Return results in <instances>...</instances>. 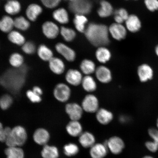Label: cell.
Here are the masks:
<instances>
[{"mask_svg": "<svg viewBox=\"0 0 158 158\" xmlns=\"http://www.w3.org/2000/svg\"><path fill=\"white\" fill-rule=\"evenodd\" d=\"M37 54L40 58L44 61H49L54 56L51 49L44 44L40 45L37 49Z\"/></svg>", "mask_w": 158, "mask_h": 158, "instance_id": "f1b7e54d", "label": "cell"}, {"mask_svg": "<svg viewBox=\"0 0 158 158\" xmlns=\"http://www.w3.org/2000/svg\"><path fill=\"white\" fill-rule=\"evenodd\" d=\"M83 77L80 70L76 69H70L65 74V79L68 85L77 86L81 84Z\"/></svg>", "mask_w": 158, "mask_h": 158, "instance_id": "30bf717a", "label": "cell"}, {"mask_svg": "<svg viewBox=\"0 0 158 158\" xmlns=\"http://www.w3.org/2000/svg\"><path fill=\"white\" fill-rule=\"evenodd\" d=\"M53 18L60 24H66L69 21L68 11L64 8L55 10L52 13Z\"/></svg>", "mask_w": 158, "mask_h": 158, "instance_id": "d4e9b609", "label": "cell"}, {"mask_svg": "<svg viewBox=\"0 0 158 158\" xmlns=\"http://www.w3.org/2000/svg\"><path fill=\"white\" fill-rule=\"evenodd\" d=\"M42 11V8L40 5L37 4H31L27 7L26 15L29 20L35 21Z\"/></svg>", "mask_w": 158, "mask_h": 158, "instance_id": "44dd1931", "label": "cell"}, {"mask_svg": "<svg viewBox=\"0 0 158 158\" xmlns=\"http://www.w3.org/2000/svg\"><path fill=\"white\" fill-rule=\"evenodd\" d=\"M14 26V20L8 15H5L0 20V30L4 33H10Z\"/></svg>", "mask_w": 158, "mask_h": 158, "instance_id": "83f0119b", "label": "cell"}, {"mask_svg": "<svg viewBox=\"0 0 158 158\" xmlns=\"http://www.w3.org/2000/svg\"><path fill=\"white\" fill-rule=\"evenodd\" d=\"M41 155L43 158H58L59 153L56 147L49 146L46 144L43 147Z\"/></svg>", "mask_w": 158, "mask_h": 158, "instance_id": "1f68e13d", "label": "cell"}, {"mask_svg": "<svg viewBox=\"0 0 158 158\" xmlns=\"http://www.w3.org/2000/svg\"><path fill=\"white\" fill-rule=\"evenodd\" d=\"M114 14L120 16L124 20V21L126 20V19H127L129 16L127 10L123 8L116 10L114 11Z\"/></svg>", "mask_w": 158, "mask_h": 158, "instance_id": "f6af8a7d", "label": "cell"}, {"mask_svg": "<svg viewBox=\"0 0 158 158\" xmlns=\"http://www.w3.org/2000/svg\"><path fill=\"white\" fill-rule=\"evenodd\" d=\"M55 49L67 61L73 62L76 57V53L73 49L62 43H59L55 45Z\"/></svg>", "mask_w": 158, "mask_h": 158, "instance_id": "8fae6325", "label": "cell"}, {"mask_svg": "<svg viewBox=\"0 0 158 158\" xmlns=\"http://www.w3.org/2000/svg\"><path fill=\"white\" fill-rule=\"evenodd\" d=\"M108 29L112 37L117 40H121L125 39L127 35V29L122 24L112 23Z\"/></svg>", "mask_w": 158, "mask_h": 158, "instance_id": "4fadbf2b", "label": "cell"}, {"mask_svg": "<svg viewBox=\"0 0 158 158\" xmlns=\"http://www.w3.org/2000/svg\"><path fill=\"white\" fill-rule=\"evenodd\" d=\"M43 4L49 9L54 8L60 3L61 0H40Z\"/></svg>", "mask_w": 158, "mask_h": 158, "instance_id": "b9f144b4", "label": "cell"}, {"mask_svg": "<svg viewBox=\"0 0 158 158\" xmlns=\"http://www.w3.org/2000/svg\"><path fill=\"white\" fill-rule=\"evenodd\" d=\"M105 144L108 149L114 155L121 153L125 147L123 140L118 136L110 137Z\"/></svg>", "mask_w": 158, "mask_h": 158, "instance_id": "9c48e42d", "label": "cell"}, {"mask_svg": "<svg viewBox=\"0 0 158 158\" xmlns=\"http://www.w3.org/2000/svg\"><path fill=\"white\" fill-rule=\"evenodd\" d=\"M27 134L25 128L21 126H15L5 141L9 147L22 146L26 141Z\"/></svg>", "mask_w": 158, "mask_h": 158, "instance_id": "7a4b0ae2", "label": "cell"}, {"mask_svg": "<svg viewBox=\"0 0 158 158\" xmlns=\"http://www.w3.org/2000/svg\"><path fill=\"white\" fill-rule=\"evenodd\" d=\"M65 111L70 120L78 121L82 118L84 112L81 105L74 102L67 103Z\"/></svg>", "mask_w": 158, "mask_h": 158, "instance_id": "8992f818", "label": "cell"}, {"mask_svg": "<svg viewBox=\"0 0 158 158\" xmlns=\"http://www.w3.org/2000/svg\"><path fill=\"white\" fill-rule=\"evenodd\" d=\"M78 140L81 145L85 148L92 147L96 141L94 134L89 131L83 132L79 136Z\"/></svg>", "mask_w": 158, "mask_h": 158, "instance_id": "603a6c76", "label": "cell"}, {"mask_svg": "<svg viewBox=\"0 0 158 158\" xmlns=\"http://www.w3.org/2000/svg\"><path fill=\"white\" fill-rule=\"evenodd\" d=\"M50 135L47 130L44 128H39L34 132L33 138L35 143L40 145H45L49 141Z\"/></svg>", "mask_w": 158, "mask_h": 158, "instance_id": "ac0fdd59", "label": "cell"}, {"mask_svg": "<svg viewBox=\"0 0 158 158\" xmlns=\"http://www.w3.org/2000/svg\"><path fill=\"white\" fill-rule=\"evenodd\" d=\"M137 74L140 81L145 83L152 80L154 72L153 68L149 64H143L138 67Z\"/></svg>", "mask_w": 158, "mask_h": 158, "instance_id": "52a82bcc", "label": "cell"}, {"mask_svg": "<svg viewBox=\"0 0 158 158\" xmlns=\"http://www.w3.org/2000/svg\"><path fill=\"white\" fill-rule=\"evenodd\" d=\"M26 94L27 98L32 103H38L42 101V99L41 96L35 94L32 90H27Z\"/></svg>", "mask_w": 158, "mask_h": 158, "instance_id": "f35d334b", "label": "cell"}, {"mask_svg": "<svg viewBox=\"0 0 158 158\" xmlns=\"http://www.w3.org/2000/svg\"><path fill=\"white\" fill-rule=\"evenodd\" d=\"M66 130L73 137H79L83 132L82 124L78 120H70L66 126Z\"/></svg>", "mask_w": 158, "mask_h": 158, "instance_id": "d6986e66", "label": "cell"}, {"mask_svg": "<svg viewBox=\"0 0 158 158\" xmlns=\"http://www.w3.org/2000/svg\"><path fill=\"white\" fill-rule=\"evenodd\" d=\"M53 96L59 102L64 103L71 98L72 90L69 85L64 83H59L55 85L53 92Z\"/></svg>", "mask_w": 158, "mask_h": 158, "instance_id": "3957f363", "label": "cell"}, {"mask_svg": "<svg viewBox=\"0 0 158 158\" xmlns=\"http://www.w3.org/2000/svg\"><path fill=\"white\" fill-rule=\"evenodd\" d=\"M69 1H70V2H73L74 1H75V0H69Z\"/></svg>", "mask_w": 158, "mask_h": 158, "instance_id": "db71d44e", "label": "cell"}, {"mask_svg": "<svg viewBox=\"0 0 158 158\" xmlns=\"http://www.w3.org/2000/svg\"><path fill=\"white\" fill-rule=\"evenodd\" d=\"M96 68L95 64L90 59H84L80 64V71L85 76H89L94 74Z\"/></svg>", "mask_w": 158, "mask_h": 158, "instance_id": "7402d4cb", "label": "cell"}, {"mask_svg": "<svg viewBox=\"0 0 158 158\" xmlns=\"http://www.w3.org/2000/svg\"><path fill=\"white\" fill-rule=\"evenodd\" d=\"M156 124L157 128L158 129V117L156 120Z\"/></svg>", "mask_w": 158, "mask_h": 158, "instance_id": "f5cc1de1", "label": "cell"}, {"mask_svg": "<svg viewBox=\"0 0 158 158\" xmlns=\"http://www.w3.org/2000/svg\"><path fill=\"white\" fill-rule=\"evenodd\" d=\"M60 33L64 40L67 42H71L73 40L76 36V33L74 30L64 27H61Z\"/></svg>", "mask_w": 158, "mask_h": 158, "instance_id": "e575fe53", "label": "cell"}, {"mask_svg": "<svg viewBox=\"0 0 158 158\" xmlns=\"http://www.w3.org/2000/svg\"><path fill=\"white\" fill-rule=\"evenodd\" d=\"M79 151L78 146L74 143H69L64 147V153L69 157L77 155Z\"/></svg>", "mask_w": 158, "mask_h": 158, "instance_id": "74e56055", "label": "cell"}, {"mask_svg": "<svg viewBox=\"0 0 158 158\" xmlns=\"http://www.w3.org/2000/svg\"><path fill=\"white\" fill-rule=\"evenodd\" d=\"M49 67L53 73L60 75L64 72L66 67L62 59L58 57H53L48 62Z\"/></svg>", "mask_w": 158, "mask_h": 158, "instance_id": "9a60e30c", "label": "cell"}, {"mask_svg": "<svg viewBox=\"0 0 158 158\" xmlns=\"http://www.w3.org/2000/svg\"><path fill=\"white\" fill-rule=\"evenodd\" d=\"M133 1H136V0H133Z\"/></svg>", "mask_w": 158, "mask_h": 158, "instance_id": "11a10c76", "label": "cell"}, {"mask_svg": "<svg viewBox=\"0 0 158 158\" xmlns=\"http://www.w3.org/2000/svg\"><path fill=\"white\" fill-rule=\"evenodd\" d=\"M114 20H115L116 23L119 24H122L124 21V20L120 16L117 15H114Z\"/></svg>", "mask_w": 158, "mask_h": 158, "instance_id": "c3c4849f", "label": "cell"}, {"mask_svg": "<svg viewBox=\"0 0 158 158\" xmlns=\"http://www.w3.org/2000/svg\"><path fill=\"white\" fill-rule=\"evenodd\" d=\"M95 114L96 120L102 125H107L114 119L113 113L106 108H100Z\"/></svg>", "mask_w": 158, "mask_h": 158, "instance_id": "5bb4252c", "label": "cell"}, {"mask_svg": "<svg viewBox=\"0 0 158 158\" xmlns=\"http://www.w3.org/2000/svg\"><path fill=\"white\" fill-rule=\"evenodd\" d=\"M126 28L131 33H136L140 30L142 27L141 20L137 15H131L125 21Z\"/></svg>", "mask_w": 158, "mask_h": 158, "instance_id": "2e32d148", "label": "cell"}, {"mask_svg": "<svg viewBox=\"0 0 158 158\" xmlns=\"http://www.w3.org/2000/svg\"><path fill=\"white\" fill-rule=\"evenodd\" d=\"M88 21L87 18L85 15H76L73 19V23L77 30L81 33H84L85 30V26Z\"/></svg>", "mask_w": 158, "mask_h": 158, "instance_id": "f546056e", "label": "cell"}, {"mask_svg": "<svg viewBox=\"0 0 158 158\" xmlns=\"http://www.w3.org/2000/svg\"><path fill=\"white\" fill-rule=\"evenodd\" d=\"M42 29L45 36L50 39L56 38L58 36L60 30L56 23L50 21L45 22L43 23Z\"/></svg>", "mask_w": 158, "mask_h": 158, "instance_id": "7c38bea8", "label": "cell"}, {"mask_svg": "<svg viewBox=\"0 0 158 158\" xmlns=\"http://www.w3.org/2000/svg\"><path fill=\"white\" fill-rule=\"evenodd\" d=\"M90 148V154L92 158H104L107 155L108 149L105 143L95 144Z\"/></svg>", "mask_w": 158, "mask_h": 158, "instance_id": "e0dca14e", "label": "cell"}, {"mask_svg": "<svg viewBox=\"0 0 158 158\" xmlns=\"http://www.w3.org/2000/svg\"><path fill=\"white\" fill-rule=\"evenodd\" d=\"M21 9V5L17 0H9L6 3L4 9L8 14L15 15L20 12Z\"/></svg>", "mask_w": 158, "mask_h": 158, "instance_id": "4316f807", "label": "cell"}, {"mask_svg": "<svg viewBox=\"0 0 158 158\" xmlns=\"http://www.w3.org/2000/svg\"><path fill=\"white\" fill-rule=\"evenodd\" d=\"M32 90L35 94L40 96H41L43 94V90L40 87L38 86H35L33 87Z\"/></svg>", "mask_w": 158, "mask_h": 158, "instance_id": "7dc6e473", "label": "cell"}, {"mask_svg": "<svg viewBox=\"0 0 158 158\" xmlns=\"http://www.w3.org/2000/svg\"><path fill=\"white\" fill-rule=\"evenodd\" d=\"M7 158H23L24 152L21 148L16 147H8L5 150Z\"/></svg>", "mask_w": 158, "mask_h": 158, "instance_id": "836d02e7", "label": "cell"}, {"mask_svg": "<svg viewBox=\"0 0 158 158\" xmlns=\"http://www.w3.org/2000/svg\"><path fill=\"white\" fill-rule=\"evenodd\" d=\"M145 145L148 151L155 153L158 150V145L153 141H148L146 142Z\"/></svg>", "mask_w": 158, "mask_h": 158, "instance_id": "ee69618b", "label": "cell"}, {"mask_svg": "<svg viewBox=\"0 0 158 158\" xmlns=\"http://www.w3.org/2000/svg\"><path fill=\"white\" fill-rule=\"evenodd\" d=\"M81 85L85 91L89 94H92L98 88L96 81L91 75L85 76Z\"/></svg>", "mask_w": 158, "mask_h": 158, "instance_id": "ffe728a7", "label": "cell"}, {"mask_svg": "<svg viewBox=\"0 0 158 158\" xmlns=\"http://www.w3.org/2000/svg\"><path fill=\"white\" fill-rule=\"evenodd\" d=\"M11 128L9 127L4 128L2 132L0 135V141L5 142L7 138L11 133Z\"/></svg>", "mask_w": 158, "mask_h": 158, "instance_id": "bcb514c9", "label": "cell"}, {"mask_svg": "<svg viewBox=\"0 0 158 158\" xmlns=\"http://www.w3.org/2000/svg\"><path fill=\"white\" fill-rule=\"evenodd\" d=\"M15 27L22 31H25L28 29L30 23L28 20L23 16H19L14 20Z\"/></svg>", "mask_w": 158, "mask_h": 158, "instance_id": "d590c367", "label": "cell"}, {"mask_svg": "<svg viewBox=\"0 0 158 158\" xmlns=\"http://www.w3.org/2000/svg\"><path fill=\"white\" fill-rule=\"evenodd\" d=\"M92 4L89 0H75L69 3L70 10L76 15H85L89 13L92 9Z\"/></svg>", "mask_w": 158, "mask_h": 158, "instance_id": "277c9868", "label": "cell"}, {"mask_svg": "<svg viewBox=\"0 0 158 158\" xmlns=\"http://www.w3.org/2000/svg\"><path fill=\"white\" fill-rule=\"evenodd\" d=\"M144 3L147 9L150 11L158 10V0H144Z\"/></svg>", "mask_w": 158, "mask_h": 158, "instance_id": "60d3db41", "label": "cell"}, {"mask_svg": "<svg viewBox=\"0 0 158 158\" xmlns=\"http://www.w3.org/2000/svg\"><path fill=\"white\" fill-rule=\"evenodd\" d=\"M85 34L91 44L96 47H102L109 44L108 28L104 24L90 23L85 30Z\"/></svg>", "mask_w": 158, "mask_h": 158, "instance_id": "6da1fadb", "label": "cell"}, {"mask_svg": "<svg viewBox=\"0 0 158 158\" xmlns=\"http://www.w3.org/2000/svg\"><path fill=\"white\" fill-rule=\"evenodd\" d=\"M8 38L10 42L18 45H23L25 43L24 36L16 31H12L9 33Z\"/></svg>", "mask_w": 158, "mask_h": 158, "instance_id": "4dcf8cb0", "label": "cell"}, {"mask_svg": "<svg viewBox=\"0 0 158 158\" xmlns=\"http://www.w3.org/2000/svg\"><path fill=\"white\" fill-rule=\"evenodd\" d=\"M22 48L23 52L28 55L34 54L35 51V45L34 43L31 41L25 42L22 45Z\"/></svg>", "mask_w": 158, "mask_h": 158, "instance_id": "ab89813d", "label": "cell"}, {"mask_svg": "<svg viewBox=\"0 0 158 158\" xmlns=\"http://www.w3.org/2000/svg\"><path fill=\"white\" fill-rule=\"evenodd\" d=\"M81 106L84 112L90 114L96 113L100 108L98 99L92 94H89L85 96Z\"/></svg>", "mask_w": 158, "mask_h": 158, "instance_id": "5b68a950", "label": "cell"}, {"mask_svg": "<svg viewBox=\"0 0 158 158\" xmlns=\"http://www.w3.org/2000/svg\"><path fill=\"white\" fill-rule=\"evenodd\" d=\"M148 134L152 141L158 145V129L157 128L152 127L149 128Z\"/></svg>", "mask_w": 158, "mask_h": 158, "instance_id": "7bdbcfd3", "label": "cell"}, {"mask_svg": "<svg viewBox=\"0 0 158 158\" xmlns=\"http://www.w3.org/2000/svg\"><path fill=\"white\" fill-rule=\"evenodd\" d=\"M13 103V98L9 94H5L0 98V108L2 110H6L10 107Z\"/></svg>", "mask_w": 158, "mask_h": 158, "instance_id": "8d00e7d4", "label": "cell"}, {"mask_svg": "<svg viewBox=\"0 0 158 158\" xmlns=\"http://www.w3.org/2000/svg\"><path fill=\"white\" fill-rule=\"evenodd\" d=\"M95 56L97 60L102 64H105L111 58V54L108 49L104 47H100L96 50Z\"/></svg>", "mask_w": 158, "mask_h": 158, "instance_id": "cb8c5ba5", "label": "cell"}, {"mask_svg": "<svg viewBox=\"0 0 158 158\" xmlns=\"http://www.w3.org/2000/svg\"><path fill=\"white\" fill-rule=\"evenodd\" d=\"M155 158L153 157L152 156H149V155H147L144 156L143 158Z\"/></svg>", "mask_w": 158, "mask_h": 158, "instance_id": "816d5d0a", "label": "cell"}, {"mask_svg": "<svg viewBox=\"0 0 158 158\" xmlns=\"http://www.w3.org/2000/svg\"><path fill=\"white\" fill-rule=\"evenodd\" d=\"M10 64L14 68H19L23 66L24 58L22 55L18 53H14L10 56Z\"/></svg>", "mask_w": 158, "mask_h": 158, "instance_id": "d6a6232c", "label": "cell"}, {"mask_svg": "<svg viewBox=\"0 0 158 158\" xmlns=\"http://www.w3.org/2000/svg\"><path fill=\"white\" fill-rule=\"evenodd\" d=\"M100 7L98 10V14L101 18L110 16L113 13V8L111 4L106 0H102L100 2Z\"/></svg>", "mask_w": 158, "mask_h": 158, "instance_id": "484cf974", "label": "cell"}, {"mask_svg": "<svg viewBox=\"0 0 158 158\" xmlns=\"http://www.w3.org/2000/svg\"><path fill=\"white\" fill-rule=\"evenodd\" d=\"M4 128L3 127V124L0 122V135H1L2 132Z\"/></svg>", "mask_w": 158, "mask_h": 158, "instance_id": "681fc988", "label": "cell"}, {"mask_svg": "<svg viewBox=\"0 0 158 158\" xmlns=\"http://www.w3.org/2000/svg\"><path fill=\"white\" fill-rule=\"evenodd\" d=\"M155 52L156 55L158 57V45L155 47Z\"/></svg>", "mask_w": 158, "mask_h": 158, "instance_id": "f907efd6", "label": "cell"}, {"mask_svg": "<svg viewBox=\"0 0 158 158\" xmlns=\"http://www.w3.org/2000/svg\"><path fill=\"white\" fill-rule=\"evenodd\" d=\"M94 74L97 80L102 84H108L112 80L111 70L107 67L104 65L97 67Z\"/></svg>", "mask_w": 158, "mask_h": 158, "instance_id": "ba28073f", "label": "cell"}]
</instances>
